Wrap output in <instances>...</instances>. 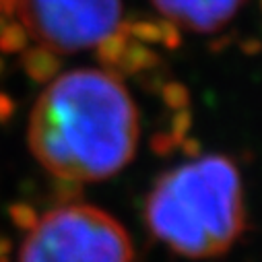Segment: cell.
I'll return each mask as SVG.
<instances>
[{"label": "cell", "mask_w": 262, "mask_h": 262, "mask_svg": "<svg viewBox=\"0 0 262 262\" xmlns=\"http://www.w3.org/2000/svg\"><path fill=\"white\" fill-rule=\"evenodd\" d=\"M29 149L69 184L101 182L133 161L139 112L118 77L81 69L54 79L33 105Z\"/></svg>", "instance_id": "6da1fadb"}, {"label": "cell", "mask_w": 262, "mask_h": 262, "mask_svg": "<svg viewBox=\"0 0 262 262\" xmlns=\"http://www.w3.org/2000/svg\"><path fill=\"white\" fill-rule=\"evenodd\" d=\"M145 221L159 242L182 256L225 254L246 227L235 163L209 155L163 173L147 199Z\"/></svg>", "instance_id": "7a4b0ae2"}, {"label": "cell", "mask_w": 262, "mask_h": 262, "mask_svg": "<svg viewBox=\"0 0 262 262\" xmlns=\"http://www.w3.org/2000/svg\"><path fill=\"white\" fill-rule=\"evenodd\" d=\"M19 262H135L126 229L91 205L56 207L35 219Z\"/></svg>", "instance_id": "3957f363"}, {"label": "cell", "mask_w": 262, "mask_h": 262, "mask_svg": "<svg viewBox=\"0 0 262 262\" xmlns=\"http://www.w3.org/2000/svg\"><path fill=\"white\" fill-rule=\"evenodd\" d=\"M29 37L52 52L73 54L110 35L122 13L120 0H17Z\"/></svg>", "instance_id": "277c9868"}, {"label": "cell", "mask_w": 262, "mask_h": 262, "mask_svg": "<svg viewBox=\"0 0 262 262\" xmlns=\"http://www.w3.org/2000/svg\"><path fill=\"white\" fill-rule=\"evenodd\" d=\"M242 3L244 0H153L169 21L199 33H211L223 27Z\"/></svg>", "instance_id": "5b68a950"}, {"label": "cell", "mask_w": 262, "mask_h": 262, "mask_svg": "<svg viewBox=\"0 0 262 262\" xmlns=\"http://www.w3.org/2000/svg\"><path fill=\"white\" fill-rule=\"evenodd\" d=\"M21 64H23L25 73L37 83H50L60 71L58 54L43 48V46H35V48L25 50L23 58H21Z\"/></svg>", "instance_id": "8992f818"}, {"label": "cell", "mask_w": 262, "mask_h": 262, "mask_svg": "<svg viewBox=\"0 0 262 262\" xmlns=\"http://www.w3.org/2000/svg\"><path fill=\"white\" fill-rule=\"evenodd\" d=\"M161 58L149 50L147 46L139 43V41H128L126 43V50L118 62V67L114 71V77H126V75H139V73H145V71H151L155 67H159Z\"/></svg>", "instance_id": "52a82bcc"}, {"label": "cell", "mask_w": 262, "mask_h": 262, "mask_svg": "<svg viewBox=\"0 0 262 262\" xmlns=\"http://www.w3.org/2000/svg\"><path fill=\"white\" fill-rule=\"evenodd\" d=\"M128 41H130V35L114 29L110 35H105L97 43V60H99V64H103V67L110 71V75H114V71L118 67V62H120Z\"/></svg>", "instance_id": "ba28073f"}, {"label": "cell", "mask_w": 262, "mask_h": 262, "mask_svg": "<svg viewBox=\"0 0 262 262\" xmlns=\"http://www.w3.org/2000/svg\"><path fill=\"white\" fill-rule=\"evenodd\" d=\"M29 43V33L21 23L9 21V17H0V50L11 54L21 52Z\"/></svg>", "instance_id": "9c48e42d"}, {"label": "cell", "mask_w": 262, "mask_h": 262, "mask_svg": "<svg viewBox=\"0 0 262 262\" xmlns=\"http://www.w3.org/2000/svg\"><path fill=\"white\" fill-rule=\"evenodd\" d=\"M161 95H163V101L171 107V110H186L188 103H190V93L188 89L182 85V83H165L161 87Z\"/></svg>", "instance_id": "30bf717a"}, {"label": "cell", "mask_w": 262, "mask_h": 262, "mask_svg": "<svg viewBox=\"0 0 262 262\" xmlns=\"http://www.w3.org/2000/svg\"><path fill=\"white\" fill-rule=\"evenodd\" d=\"M130 37H137L147 43H161V25L159 21H135L130 23Z\"/></svg>", "instance_id": "8fae6325"}, {"label": "cell", "mask_w": 262, "mask_h": 262, "mask_svg": "<svg viewBox=\"0 0 262 262\" xmlns=\"http://www.w3.org/2000/svg\"><path fill=\"white\" fill-rule=\"evenodd\" d=\"M190 126H192V116L186 110H178L171 120V130H169L171 139L178 145H182V141H186V133L190 130Z\"/></svg>", "instance_id": "7c38bea8"}, {"label": "cell", "mask_w": 262, "mask_h": 262, "mask_svg": "<svg viewBox=\"0 0 262 262\" xmlns=\"http://www.w3.org/2000/svg\"><path fill=\"white\" fill-rule=\"evenodd\" d=\"M159 25H161V43L167 50H178L182 46V33H180L178 25L169 19H161Z\"/></svg>", "instance_id": "4fadbf2b"}, {"label": "cell", "mask_w": 262, "mask_h": 262, "mask_svg": "<svg viewBox=\"0 0 262 262\" xmlns=\"http://www.w3.org/2000/svg\"><path fill=\"white\" fill-rule=\"evenodd\" d=\"M151 147H153V151H155L157 155H167L171 149H176V147H178V143L171 139V135H169V133H159V135H155V137H153Z\"/></svg>", "instance_id": "5bb4252c"}, {"label": "cell", "mask_w": 262, "mask_h": 262, "mask_svg": "<svg viewBox=\"0 0 262 262\" xmlns=\"http://www.w3.org/2000/svg\"><path fill=\"white\" fill-rule=\"evenodd\" d=\"M242 50H244L246 54H258V52L262 50V43H260L258 39H248V41L242 43Z\"/></svg>", "instance_id": "9a60e30c"}, {"label": "cell", "mask_w": 262, "mask_h": 262, "mask_svg": "<svg viewBox=\"0 0 262 262\" xmlns=\"http://www.w3.org/2000/svg\"><path fill=\"white\" fill-rule=\"evenodd\" d=\"M0 71H3V60H0Z\"/></svg>", "instance_id": "2e32d148"}, {"label": "cell", "mask_w": 262, "mask_h": 262, "mask_svg": "<svg viewBox=\"0 0 262 262\" xmlns=\"http://www.w3.org/2000/svg\"><path fill=\"white\" fill-rule=\"evenodd\" d=\"M260 7H262V0H260Z\"/></svg>", "instance_id": "e0dca14e"}]
</instances>
